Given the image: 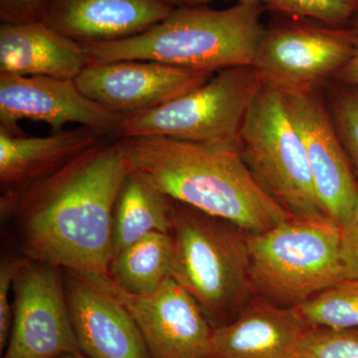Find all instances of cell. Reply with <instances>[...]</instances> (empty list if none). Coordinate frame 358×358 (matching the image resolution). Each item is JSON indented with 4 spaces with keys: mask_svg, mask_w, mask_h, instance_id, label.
<instances>
[{
    "mask_svg": "<svg viewBox=\"0 0 358 358\" xmlns=\"http://www.w3.org/2000/svg\"><path fill=\"white\" fill-rule=\"evenodd\" d=\"M131 171L124 138L105 140L50 178L0 196L20 256L85 275H108L113 211Z\"/></svg>",
    "mask_w": 358,
    "mask_h": 358,
    "instance_id": "cell-1",
    "label": "cell"
},
{
    "mask_svg": "<svg viewBox=\"0 0 358 358\" xmlns=\"http://www.w3.org/2000/svg\"><path fill=\"white\" fill-rule=\"evenodd\" d=\"M131 169L169 199L258 234L291 218L256 180L239 148L164 136L124 138Z\"/></svg>",
    "mask_w": 358,
    "mask_h": 358,
    "instance_id": "cell-2",
    "label": "cell"
},
{
    "mask_svg": "<svg viewBox=\"0 0 358 358\" xmlns=\"http://www.w3.org/2000/svg\"><path fill=\"white\" fill-rule=\"evenodd\" d=\"M263 4L176 8L145 31L110 42L81 43L91 63L147 60L197 72L252 66L266 26ZM90 63V64H91Z\"/></svg>",
    "mask_w": 358,
    "mask_h": 358,
    "instance_id": "cell-3",
    "label": "cell"
},
{
    "mask_svg": "<svg viewBox=\"0 0 358 358\" xmlns=\"http://www.w3.org/2000/svg\"><path fill=\"white\" fill-rule=\"evenodd\" d=\"M171 277L201 308L211 326L229 322L251 294L248 234L173 199Z\"/></svg>",
    "mask_w": 358,
    "mask_h": 358,
    "instance_id": "cell-4",
    "label": "cell"
},
{
    "mask_svg": "<svg viewBox=\"0 0 358 358\" xmlns=\"http://www.w3.org/2000/svg\"><path fill=\"white\" fill-rule=\"evenodd\" d=\"M247 242L252 291L275 305L296 307L343 280L341 227L329 219L292 216Z\"/></svg>",
    "mask_w": 358,
    "mask_h": 358,
    "instance_id": "cell-5",
    "label": "cell"
},
{
    "mask_svg": "<svg viewBox=\"0 0 358 358\" xmlns=\"http://www.w3.org/2000/svg\"><path fill=\"white\" fill-rule=\"evenodd\" d=\"M263 85L252 66L219 71L206 83L171 102L129 115L117 138L164 136L199 145L239 148L245 117Z\"/></svg>",
    "mask_w": 358,
    "mask_h": 358,
    "instance_id": "cell-6",
    "label": "cell"
},
{
    "mask_svg": "<svg viewBox=\"0 0 358 358\" xmlns=\"http://www.w3.org/2000/svg\"><path fill=\"white\" fill-rule=\"evenodd\" d=\"M239 152L256 180L289 214L327 218L305 145L278 90L263 85L242 124Z\"/></svg>",
    "mask_w": 358,
    "mask_h": 358,
    "instance_id": "cell-7",
    "label": "cell"
},
{
    "mask_svg": "<svg viewBox=\"0 0 358 358\" xmlns=\"http://www.w3.org/2000/svg\"><path fill=\"white\" fill-rule=\"evenodd\" d=\"M353 45L350 25L286 16L265 28L252 67L264 84L281 93L317 91L348 62Z\"/></svg>",
    "mask_w": 358,
    "mask_h": 358,
    "instance_id": "cell-8",
    "label": "cell"
},
{
    "mask_svg": "<svg viewBox=\"0 0 358 358\" xmlns=\"http://www.w3.org/2000/svg\"><path fill=\"white\" fill-rule=\"evenodd\" d=\"M81 352L63 268L22 257L13 282V322L2 358H57Z\"/></svg>",
    "mask_w": 358,
    "mask_h": 358,
    "instance_id": "cell-9",
    "label": "cell"
},
{
    "mask_svg": "<svg viewBox=\"0 0 358 358\" xmlns=\"http://www.w3.org/2000/svg\"><path fill=\"white\" fill-rule=\"evenodd\" d=\"M281 94L305 145L324 216L339 227L353 222L358 218V182L334 129L322 89Z\"/></svg>",
    "mask_w": 358,
    "mask_h": 358,
    "instance_id": "cell-10",
    "label": "cell"
},
{
    "mask_svg": "<svg viewBox=\"0 0 358 358\" xmlns=\"http://www.w3.org/2000/svg\"><path fill=\"white\" fill-rule=\"evenodd\" d=\"M86 277L129 310L150 358L208 357L213 327L194 299L173 277L157 291L143 296L120 289L109 275Z\"/></svg>",
    "mask_w": 358,
    "mask_h": 358,
    "instance_id": "cell-11",
    "label": "cell"
},
{
    "mask_svg": "<svg viewBox=\"0 0 358 358\" xmlns=\"http://www.w3.org/2000/svg\"><path fill=\"white\" fill-rule=\"evenodd\" d=\"M128 115L90 100L75 80L0 74V129L10 134H23L18 122L28 120L53 131L77 124L117 138Z\"/></svg>",
    "mask_w": 358,
    "mask_h": 358,
    "instance_id": "cell-12",
    "label": "cell"
},
{
    "mask_svg": "<svg viewBox=\"0 0 358 358\" xmlns=\"http://www.w3.org/2000/svg\"><path fill=\"white\" fill-rule=\"evenodd\" d=\"M214 74L155 61L124 60L91 63L75 83L90 100L133 115L155 109L199 88Z\"/></svg>",
    "mask_w": 358,
    "mask_h": 358,
    "instance_id": "cell-13",
    "label": "cell"
},
{
    "mask_svg": "<svg viewBox=\"0 0 358 358\" xmlns=\"http://www.w3.org/2000/svg\"><path fill=\"white\" fill-rule=\"evenodd\" d=\"M66 299L80 350L90 358H150L131 313L86 275L63 268Z\"/></svg>",
    "mask_w": 358,
    "mask_h": 358,
    "instance_id": "cell-14",
    "label": "cell"
},
{
    "mask_svg": "<svg viewBox=\"0 0 358 358\" xmlns=\"http://www.w3.org/2000/svg\"><path fill=\"white\" fill-rule=\"evenodd\" d=\"M160 0H49L43 22L79 43L126 39L174 10Z\"/></svg>",
    "mask_w": 358,
    "mask_h": 358,
    "instance_id": "cell-15",
    "label": "cell"
},
{
    "mask_svg": "<svg viewBox=\"0 0 358 358\" xmlns=\"http://www.w3.org/2000/svg\"><path fill=\"white\" fill-rule=\"evenodd\" d=\"M294 308L258 301L212 329L207 358H296L308 329Z\"/></svg>",
    "mask_w": 358,
    "mask_h": 358,
    "instance_id": "cell-16",
    "label": "cell"
},
{
    "mask_svg": "<svg viewBox=\"0 0 358 358\" xmlns=\"http://www.w3.org/2000/svg\"><path fill=\"white\" fill-rule=\"evenodd\" d=\"M105 134L80 126L47 136L10 134L0 129V190L18 192L62 171Z\"/></svg>",
    "mask_w": 358,
    "mask_h": 358,
    "instance_id": "cell-17",
    "label": "cell"
},
{
    "mask_svg": "<svg viewBox=\"0 0 358 358\" xmlns=\"http://www.w3.org/2000/svg\"><path fill=\"white\" fill-rule=\"evenodd\" d=\"M91 63L81 43L47 25H0V74L75 80Z\"/></svg>",
    "mask_w": 358,
    "mask_h": 358,
    "instance_id": "cell-18",
    "label": "cell"
},
{
    "mask_svg": "<svg viewBox=\"0 0 358 358\" xmlns=\"http://www.w3.org/2000/svg\"><path fill=\"white\" fill-rule=\"evenodd\" d=\"M171 226L173 199L131 169L120 188L113 211L114 256L150 233H171Z\"/></svg>",
    "mask_w": 358,
    "mask_h": 358,
    "instance_id": "cell-19",
    "label": "cell"
},
{
    "mask_svg": "<svg viewBox=\"0 0 358 358\" xmlns=\"http://www.w3.org/2000/svg\"><path fill=\"white\" fill-rule=\"evenodd\" d=\"M173 255L169 233H150L113 257L108 275L127 293L152 294L171 278Z\"/></svg>",
    "mask_w": 358,
    "mask_h": 358,
    "instance_id": "cell-20",
    "label": "cell"
},
{
    "mask_svg": "<svg viewBox=\"0 0 358 358\" xmlns=\"http://www.w3.org/2000/svg\"><path fill=\"white\" fill-rule=\"evenodd\" d=\"M308 327H358V279H343L294 308Z\"/></svg>",
    "mask_w": 358,
    "mask_h": 358,
    "instance_id": "cell-21",
    "label": "cell"
},
{
    "mask_svg": "<svg viewBox=\"0 0 358 358\" xmlns=\"http://www.w3.org/2000/svg\"><path fill=\"white\" fill-rule=\"evenodd\" d=\"M322 93L358 182V87L333 79L322 88Z\"/></svg>",
    "mask_w": 358,
    "mask_h": 358,
    "instance_id": "cell-22",
    "label": "cell"
},
{
    "mask_svg": "<svg viewBox=\"0 0 358 358\" xmlns=\"http://www.w3.org/2000/svg\"><path fill=\"white\" fill-rule=\"evenodd\" d=\"M266 8L281 15L345 27L357 13L358 4L353 0H268Z\"/></svg>",
    "mask_w": 358,
    "mask_h": 358,
    "instance_id": "cell-23",
    "label": "cell"
},
{
    "mask_svg": "<svg viewBox=\"0 0 358 358\" xmlns=\"http://www.w3.org/2000/svg\"><path fill=\"white\" fill-rule=\"evenodd\" d=\"M296 358H358V327H308Z\"/></svg>",
    "mask_w": 358,
    "mask_h": 358,
    "instance_id": "cell-24",
    "label": "cell"
},
{
    "mask_svg": "<svg viewBox=\"0 0 358 358\" xmlns=\"http://www.w3.org/2000/svg\"><path fill=\"white\" fill-rule=\"evenodd\" d=\"M22 256H4L0 263V350L3 352L8 343L13 322V282Z\"/></svg>",
    "mask_w": 358,
    "mask_h": 358,
    "instance_id": "cell-25",
    "label": "cell"
},
{
    "mask_svg": "<svg viewBox=\"0 0 358 358\" xmlns=\"http://www.w3.org/2000/svg\"><path fill=\"white\" fill-rule=\"evenodd\" d=\"M49 0H0V20L3 24L42 22Z\"/></svg>",
    "mask_w": 358,
    "mask_h": 358,
    "instance_id": "cell-26",
    "label": "cell"
},
{
    "mask_svg": "<svg viewBox=\"0 0 358 358\" xmlns=\"http://www.w3.org/2000/svg\"><path fill=\"white\" fill-rule=\"evenodd\" d=\"M339 257L343 279H358V218L341 227Z\"/></svg>",
    "mask_w": 358,
    "mask_h": 358,
    "instance_id": "cell-27",
    "label": "cell"
},
{
    "mask_svg": "<svg viewBox=\"0 0 358 358\" xmlns=\"http://www.w3.org/2000/svg\"><path fill=\"white\" fill-rule=\"evenodd\" d=\"M350 25L352 26L353 31H355V45H353L352 54L345 66L338 71L334 80L358 87V11L353 16Z\"/></svg>",
    "mask_w": 358,
    "mask_h": 358,
    "instance_id": "cell-28",
    "label": "cell"
},
{
    "mask_svg": "<svg viewBox=\"0 0 358 358\" xmlns=\"http://www.w3.org/2000/svg\"><path fill=\"white\" fill-rule=\"evenodd\" d=\"M173 8H185V7L205 6L211 0H160Z\"/></svg>",
    "mask_w": 358,
    "mask_h": 358,
    "instance_id": "cell-29",
    "label": "cell"
},
{
    "mask_svg": "<svg viewBox=\"0 0 358 358\" xmlns=\"http://www.w3.org/2000/svg\"><path fill=\"white\" fill-rule=\"evenodd\" d=\"M227 1H234L236 3L242 4H263L266 7L268 0H227Z\"/></svg>",
    "mask_w": 358,
    "mask_h": 358,
    "instance_id": "cell-30",
    "label": "cell"
},
{
    "mask_svg": "<svg viewBox=\"0 0 358 358\" xmlns=\"http://www.w3.org/2000/svg\"><path fill=\"white\" fill-rule=\"evenodd\" d=\"M57 358H90L87 357L86 355H84L83 352H74L70 353V355H62V357H59Z\"/></svg>",
    "mask_w": 358,
    "mask_h": 358,
    "instance_id": "cell-31",
    "label": "cell"
},
{
    "mask_svg": "<svg viewBox=\"0 0 358 358\" xmlns=\"http://www.w3.org/2000/svg\"><path fill=\"white\" fill-rule=\"evenodd\" d=\"M353 1H355V3L358 4V0H353Z\"/></svg>",
    "mask_w": 358,
    "mask_h": 358,
    "instance_id": "cell-32",
    "label": "cell"
}]
</instances>
